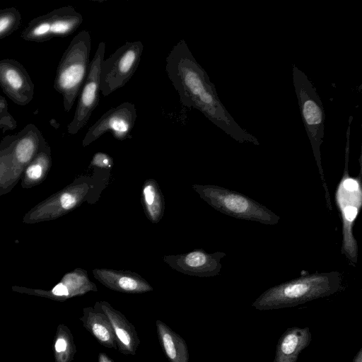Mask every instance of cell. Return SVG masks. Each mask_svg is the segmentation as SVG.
Segmentation results:
<instances>
[{
	"mask_svg": "<svg viewBox=\"0 0 362 362\" xmlns=\"http://www.w3.org/2000/svg\"><path fill=\"white\" fill-rule=\"evenodd\" d=\"M165 62L168 77L183 106L198 110L237 141L259 144L254 136L243 129L230 116L218 98L214 84L184 40H180L173 47Z\"/></svg>",
	"mask_w": 362,
	"mask_h": 362,
	"instance_id": "obj_1",
	"label": "cell"
},
{
	"mask_svg": "<svg viewBox=\"0 0 362 362\" xmlns=\"http://www.w3.org/2000/svg\"><path fill=\"white\" fill-rule=\"evenodd\" d=\"M341 282L338 272L302 276L268 288L252 303V307L258 310L295 307L336 293L341 289Z\"/></svg>",
	"mask_w": 362,
	"mask_h": 362,
	"instance_id": "obj_2",
	"label": "cell"
},
{
	"mask_svg": "<svg viewBox=\"0 0 362 362\" xmlns=\"http://www.w3.org/2000/svg\"><path fill=\"white\" fill-rule=\"evenodd\" d=\"M90 47V32H79L71 40L58 64L54 88L62 95L66 112L72 108L86 78Z\"/></svg>",
	"mask_w": 362,
	"mask_h": 362,
	"instance_id": "obj_3",
	"label": "cell"
},
{
	"mask_svg": "<svg viewBox=\"0 0 362 362\" xmlns=\"http://www.w3.org/2000/svg\"><path fill=\"white\" fill-rule=\"evenodd\" d=\"M293 81L302 119L323 183L327 209L332 211V206L324 176L320 155V146L324 137L325 111L323 105L313 84L305 74L295 65L293 66Z\"/></svg>",
	"mask_w": 362,
	"mask_h": 362,
	"instance_id": "obj_4",
	"label": "cell"
},
{
	"mask_svg": "<svg viewBox=\"0 0 362 362\" xmlns=\"http://www.w3.org/2000/svg\"><path fill=\"white\" fill-rule=\"evenodd\" d=\"M353 117L349 118L346 130V144L345 150V165L343 176L339 183L335 199L340 211L342 220V246L341 253L356 266L358 257V245L353 235V225L362 204L361 188V154L359 158L360 173L358 177H351L349 175L348 163L350 150L351 124Z\"/></svg>",
	"mask_w": 362,
	"mask_h": 362,
	"instance_id": "obj_5",
	"label": "cell"
},
{
	"mask_svg": "<svg viewBox=\"0 0 362 362\" xmlns=\"http://www.w3.org/2000/svg\"><path fill=\"white\" fill-rule=\"evenodd\" d=\"M210 206L222 214L266 225H276L280 216L267 206L238 192L216 185H194Z\"/></svg>",
	"mask_w": 362,
	"mask_h": 362,
	"instance_id": "obj_6",
	"label": "cell"
},
{
	"mask_svg": "<svg viewBox=\"0 0 362 362\" xmlns=\"http://www.w3.org/2000/svg\"><path fill=\"white\" fill-rule=\"evenodd\" d=\"M143 50L141 41H127L103 61L100 85L103 96H108L127 84L139 66Z\"/></svg>",
	"mask_w": 362,
	"mask_h": 362,
	"instance_id": "obj_7",
	"label": "cell"
},
{
	"mask_svg": "<svg viewBox=\"0 0 362 362\" xmlns=\"http://www.w3.org/2000/svg\"><path fill=\"white\" fill-rule=\"evenodd\" d=\"M82 23V15L74 7L62 6L31 20L21 37L25 41L43 42L72 34Z\"/></svg>",
	"mask_w": 362,
	"mask_h": 362,
	"instance_id": "obj_8",
	"label": "cell"
},
{
	"mask_svg": "<svg viewBox=\"0 0 362 362\" xmlns=\"http://www.w3.org/2000/svg\"><path fill=\"white\" fill-rule=\"evenodd\" d=\"M105 42H100L93 59L90 62L86 78L78 95L74 117L67 127L71 135L77 134L89 120L100 100V66L104 60Z\"/></svg>",
	"mask_w": 362,
	"mask_h": 362,
	"instance_id": "obj_9",
	"label": "cell"
},
{
	"mask_svg": "<svg viewBox=\"0 0 362 362\" xmlns=\"http://www.w3.org/2000/svg\"><path fill=\"white\" fill-rule=\"evenodd\" d=\"M136 118L135 106L129 102L110 108L89 127L82 141L83 146H88L107 132L119 141L132 138Z\"/></svg>",
	"mask_w": 362,
	"mask_h": 362,
	"instance_id": "obj_10",
	"label": "cell"
},
{
	"mask_svg": "<svg viewBox=\"0 0 362 362\" xmlns=\"http://www.w3.org/2000/svg\"><path fill=\"white\" fill-rule=\"evenodd\" d=\"M0 87L14 103L24 106L33 99L35 86L25 67L13 59L0 60Z\"/></svg>",
	"mask_w": 362,
	"mask_h": 362,
	"instance_id": "obj_11",
	"label": "cell"
},
{
	"mask_svg": "<svg viewBox=\"0 0 362 362\" xmlns=\"http://www.w3.org/2000/svg\"><path fill=\"white\" fill-rule=\"evenodd\" d=\"M99 304L111 322L118 351L124 355H135L140 339L134 326L107 302L99 301Z\"/></svg>",
	"mask_w": 362,
	"mask_h": 362,
	"instance_id": "obj_12",
	"label": "cell"
},
{
	"mask_svg": "<svg viewBox=\"0 0 362 362\" xmlns=\"http://www.w3.org/2000/svg\"><path fill=\"white\" fill-rule=\"evenodd\" d=\"M312 341L310 328L288 327L276 344L274 362H297L300 354Z\"/></svg>",
	"mask_w": 362,
	"mask_h": 362,
	"instance_id": "obj_13",
	"label": "cell"
},
{
	"mask_svg": "<svg viewBox=\"0 0 362 362\" xmlns=\"http://www.w3.org/2000/svg\"><path fill=\"white\" fill-rule=\"evenodd\" d=\"M45 144L40 130L34 124H28L16 134L11 149L12 159L20 165L29 164Z\"/></svg>",
	"mask_w": 362,
	"mask_h": 362,
	"instance_id": "obj_14",
	"label": "cell"
},
{
	"mask_svg": "<svg viewBox=\"0 0 362 362\" xmlns=\"http://www.w3.org/2000/svg\"><path fill=\"white\" fill-rule=\"evenodd\" d=\"M85 328L102 346L117 349L116 337L111 322L103 311L99 301L93 307L83 309L81 317Z\"/></svg>",
	"mask_w": 362,
	"mask_h": 362,
	"instance_id": "obj_15",
	"label": "cell"
},
{
	"mask_svg": "<svg viewBox=\"0 0 362 362\" xmlns=\"http://www.w3.org/2000/svg\"><path fill=\"white\" fill-rule=\"evenodd\" d=\"M95 277L110 289L129 293L152 291V287L136 274L112 270H95Z\"/></svg>",
	"mask_w": 362,
	"mask_h": 362,
	"instance_id": "obj_16",
	"label": "cell"
},
{
	"mask_svg": "<svg viewBox=\"0 0 362 362\" xmlns=\"http://www.w3.org/2000/svg\"><path fill=\"white\" fill-rule=\"evenodd\" d=\"M226 254L216 252L212 254L202 250H196L185 255L180 259L187 273L199 276H214L221 269V260Z\"/></svg>",
	"mask_w": 362,
	"mask_h": 362,
	"instance_id": "obj_17",
	"label": "cell"
},
{
	"mask_svg": "<svg viewBox=\"0 0 362 362\" xmlns=\"http://www.w3.org/2000/svg\"><path fill=\"white\" fill-rule=\"evenodd\" d=\"M160 345L170 362H189V354L183 338L161 320L156 321Z\"/></svg>",
	"mask_w": 362,
	"mask_h": 362,
	"instance_id": "obj_18",
	"label": "cell"
},
{
	"mask_svg": "<svg viewBox=\"0 0 362 362\" xmlns=\"http://www.w3.org/2000/svg\"><path fill=\"white\" fill-rule=\"evenodd\" d=\"M143 195L145 206L149 217L154 222H156L160 217L162 206L161 195L156 183L152 180L146 182L144 187Z\"/></svg>",
	"mask_w": 362,
	"mask_h": 362,
	"instance_id": "obj_19",
	"label": "cell"
},
{
	"mask_svg": "<svg viewBox=\"0 0 362 362\" xmlns=\"http://www.w3.org/2000/svg\"><path fill=\"white\" fill-rule=\"evenodd\" d=\"M21 21V14L15 7L0 9V40L17 30Z\"/></svg>",
	"mask_w": 362,
	"mask_h": 362,
	"instance_id": "obj_20",
	"label": "cell"
},
{
	"mask_svg": "<svg viewBox=\"0 0 362 362\" xmlns=\"http://www.w3.org/2000/svg\"><path fill=\"white\" fill-rule=\"evenodd\" d=\"M17 127V122L8 111L6 98L0 95V129L2 132L13 130Z\"/></svg>",
	"mask_w": 362,
	"mask_h": 362,
	"instance_id": "obj_21",
	"label": "cell"
},
{
	"mask_svg": "<svg viewBox=\"0 0 362 362\" xmlns=\"http://www.w3.org/2000/svg\"><path fill=\"white\" fill-rule=\"evenodd\" d=\"M112 163V158L107 154L102 152L96 153L90 163L91 165L103 168H111Z\"/></svg>",
	"mask_w": 362,
	"mask_h": 362,
	"instance_id": "obj_22",
	"label": "cell"
},
{
	"mask_svg": "<svg viewBox=\"0 0 362 362\" xmlns=\"http://www.w3.org/2000/svg\"><path fill=\"white\" fill-rule=\"evenodd\" d=\"M78 202L77 197L71 192H65L60 197V204L65 210H69L74 208Z\"/></svg>",
	"mask_w": 362,
	"mask_h": 362,
	"instance_id": "obj_23",
	"label": "cell"
},
{
	"mask_svg": "<svg viewBox=\"0 0 362 362\" xmlns=\"http://www.w3.org/2000/svg\"><path fill=\"white\" fill-rule=\"evenodd\" d=\"M53 294L58 296H68L69 295L66 286L63 283H59L52 290Z\"/></svg>",
	"mask_w": 362,
	"mask_h": 362,
	"instance_id": "obj_24",
	"label": "cell"
},
{
	"mask_svg": "<svg viewBox=\"0 0 362 362\" xmlns=\"http://www.w3.org/2000/svg\"><path fill=\"white\" fill-rule=\"evenodd\" d=\"M68 346L69 343L64 338H59L55 344L56 351L59 353L65 352L67 350Z\"/></svg>",
	"mask_w": 362,
	"mask_h": 362,
	"instance_id": "obj_25",
	"label": "cell"
},
{
	"mask_svg": "<svg viewBox=\"0 0 362 362\" xmlns=\"http://www.w3.org/2000/svg\"><path fill=\"white\" fill-rule=\"evenodd\" d=\"M98 362H113V361L105 353L101 352L98 355Z\"/></svg>",
	"mask_w": 362,
	"mask_h": 362,
	"instance_id": "obj_26",
	"label": "cell"
},
{
	"mask_svg": "<svg viewBox=\"0 0 362 362\" xmlns=\"http://www.w3.org/2000/svg\"><path fill=\"white\" fill-rule=\"evenodd\" d=\"M352 362H362V347L354 357Z\"/></svg>",
	"mask_w": 362,
	"mask_h": 362,
	"instance_id": "obj_27",
	"label": "cell"
}]
</instances>
